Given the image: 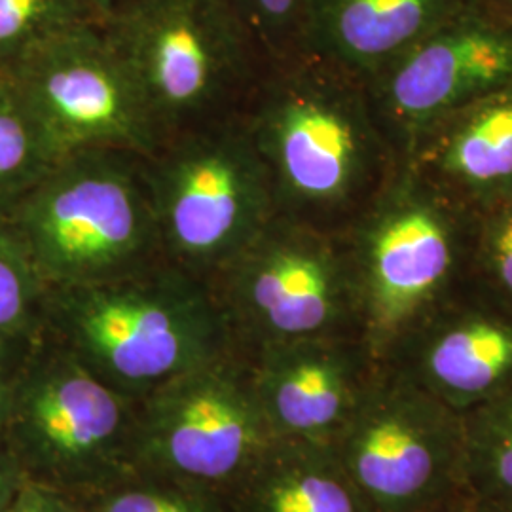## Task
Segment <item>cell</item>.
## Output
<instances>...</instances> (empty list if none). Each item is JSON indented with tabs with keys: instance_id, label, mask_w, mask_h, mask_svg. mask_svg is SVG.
I'll return each instance as SVG.
<instances>
[{
	"instance_id": "603a6c76",
	"label": "cell",
	"mask_w": 512,
	"mask_h": 512,
	"mask_svg": "<svg viewBox=\"0 0 512 512\" xmlns=\"http://www.w3.org/2000/svg\"><path fill=\"white\" fill-rule=\"evenodd\" d=\"M270 512H355L346 486L319 473H298L279 480L268 495Z\"/></svg>"
},
{
	"instance_id": "7a4b0ae2",
	"label": "cell",
	"mask_w": 512,
	"mask_h": 512,
	"mask_svg": "<svg viewBox=\"0 0 512 512\" xmlns=\"http://www.w3.org/2000/svg\"><path fill=\"white\" fill-rule=\"evenodd\" d=\"M476 211L408 165L342 232L372 359L397 348L469 281Z\"/></svg>"
},
{
	"instance_id": "6da1fadb",
	"label": "cell",
	"mask_w": 512,
	"mask_h": 512,
	"mask_svg": "<svg viewBox=\"0 0 512 512\" xmlns=\"http://www.w3.org/2000/svg\"><path fill=\"white\" fill-rule=\"evenodd\" d=\"M279 215L344 232L401 169L361 76L298 54L270 59L239 114Z\"/></svg>"
},
{
	"instance_id": "44dd1931",
	"label": "cell",
	"mask_w": 512,
	"mask_h": 512,
	"mask_svg": "<svg viewBox=\"0 0 512 512\" xmlns=\"http://www.w3.org/2000/svg\"><path fill=\"white\" fill-rule=\"evenodd\" d=\"M486 401L473 421L471 456L488 488L512 501V387Z\"/></svg>"
},
{
	"instance_id": "484cf974",
	"label": "cell",
	"mask_w": 512,
	"mask_h": 512,
	"mask_svg": "<svg viewBox=\"0 0 512 512\" xmlns=\"http://www.w3.org/2000/svg\"><path fill=\"white\" fill-rule=\"evenodd\" d=\"M476 2L512 25V0H476Z\"/></svg>"
},
{
	"instance_id": "2e32d148",
	"label": "cell",
	"mask_w": 512,
	"mask_h": 512,
	"mask_svg": "<svg viewBox=\"0 0 512 512\" xmlns=\"http://www.w3.org/2000/svg\"><path fill=\"white\" fill-rule=\"evenodd\" d=\"M38 431L65 454H82L109 439L120 410L109 389L82 366H63L33 401Z\"/></svg>"
},
{
	"instance_id": "f1b7e54d",
	"label": "cell",
	"mask_w": 512,
	"mask_h": 512,
	"mask_svg": "<svg viewBox=\"0 0 512 512\" xmlns=\"http://www.w3.org/2000/svg\"><path fill=\"white\" fill-rule=\"evenodd\" d=\"M2 340H4V338H2V336H0V342H2Z\"/></svg>"
},
{
	"instance_id": "8992f818",
	"label": "cell",
	"mask_w": 512,
	"mask_h": 512,
	"mask_svg": "<svg viewBox=\"0 0 512 512\" xmlns=\"http://www.w3.org/2000/svg\"><path fill=\"white\" fill-rule=\"evenodd\" d=\"M6 73L55 162L92 148L150 156L162 145L143 93L99 21L44 40Z\"/></svg>"
},
{
	"instance_id": "d4e9b609",
	"label": "cell",
	"mask_w": 512,
	"mask_h": 512,
	"mask_svg": "<svg viewBox=\"0 0 512 512\" xmlns=\"http://www.w3.org/2000/svg\"><path fill=\"white\" fill-rule=\"evenodd\" d=\"M12 512H57L50 503L40 499L37 495H27L18 503V507Z\"/></svg>"
},
{
	"instance_id": "5b68a950",
	"label": "cell",
	"mask_w": 512,
	"mask_h": 512,
	"mask_svg": "<svg viewBox=\"0 0 512 512\" xmlns=\"http://www.w3.org/2000/svg\"><path fill=\"white\" fill-rule=\"evenodd\" d=\"M165 262L215 277L277 213L266 167L241 118L167 137L145 156Z\"/></svg>"
},
{
	"instance_id": "277c9868",
	"label": "cell",
	"mask_w": 512,
	"mask_h": 512,
	"mask_svg": "<svg viewBox=\"0 0 512 512\" xmlns=\"http://www.w3.org/2000/svg\"><path fill=\"white\" fill-rule=\"evenodd\" d=\"M2 219L55 289L103 283L164 260L145 156L126 150L61 158Z\"/></svg>"
},
{
	"instance_id": "8fae6325",
	"label": "cell",
	"mask_w": 512,
	"mask_h": 512,
	"mask_svg": "<svg viewBox=\"0 0 512 512\" xmlns=\"http://www.w3.org/2000/svg\"><path fill=\"white\" fill-rule=\"evenodd\" d=\"M404 164L476 213L512 198V86L425 129Z\"/></svg>"
},
{
	"instance_id": "4316f807",
	"label": "cell",
	"mask_w": 512,
	"mask_h": 512,
	"mask_svg": "<svg viewBox=\"0 0 512 512\" xmlns=\"http://www.w3.org/2000/svg\"><path fill=\"white\" fill-rule=\"evenodd\" d=\"M93 6V10L99 14V19L103 18L107 14L110 6L116 2V0H88Z\"/></svg>"
},
{
	"instance_id": "ffe728a7",
	"label": "cell",
	"mask_w": 512,
	"mask_h": 512,
	"mask_svg": "<svg viewBox=\"0 0 512 512\" xmlns=\"http://www.w3.org/2000/svg\"><path fill=\"white\" fill-rule=\"evenodd\" d=\"M48 285L16 230L0 219V336L25 329L33 306Z\"/></svg>"
},
{
	"instance_id": "5bb4252c",
	"label": "cell",
	"mask_w": 512,
	"mask_h": 512,
	"mask_svg": "<svg viewBox=\"0 0 512 512\" xmlns=\"http://www.w3.org/2000/svg\"><path fill=\"white\" fill-rule=\"evenodd\" d=\"M349 336L274 344V403L277 416L294 431H319L332 425L348 401L351 357ZM368 351V349H366Z\"/></svg>"
},
{
	"instance_id": "ba28073f",
	"label": "cell",
	"mask_w": 512,
	"mask_h": 512,
	"mask_svg": "<svg viewBox=\"0 0 512 512\" xmlns=\"http://www.w3.org/2000/svg\"><path fill=\"white\" fill-rule=\"evenodd\" d=\"M59 293L74 344L129 382L164 378L209 348L211 315L198 277L165 260Z\"/></svg>"
},
{
	"instance_id": "3957f363",
	"label": "cell",
	"mask_w": 512,
	"mask_h": 512,
	"mask_svg": "<svg viewBox=\"0 0 512 512\" xmlns=\"http://www.w3.org/2000/svg\"><path fill=\"white\" fill-rule=\"evenodd\" d=\"M99 25L162 141L239 116L270 63L226 0H116Z\"/></svg>"
},
{
	"instance_id": "7c38bea8",
	"label": "cell",
	"mask_w": 512,
	"mask_h": 512,
	"mask_svg": "<svg viewBox=\"0 0 512 512\" xmlns=\"http://www.w3.org/2000/svg\"><path fill=\"white\" fill-rule=\"evenodd\" d=\"M420 387L401 374L393 397L368 418L353 446V471L389 507H412L437 490L452 459V439Z\"/></svg>"
},
{
	"instance_id": "d6986e66",
	"label": "cell",
	"mask_w": 512,
	"mask_h": 512,
	"mask_svg": "<svg viewBox=\"0 0 512 512\" xmlns=\"http://www.w3.org/2000/svg\"><path fill=\"white\" fill-rule=\"evenodd\" d=\"M469 283L512 311V198L476 213Z\"/></svg>"
},
{
	"instance_id": "e0dca14e",
	"label": "cell",
	"mask_w": 512,
	"mask_h": 512,
	"mask_svg": "<svg viewBox=\"0 0 512 512\" xmlns=\"http://www.w3.org/2000/svg\"><path fill=\"white\" fill-rule=\"evenodd\" d=\"M54 164L16 84L10 74L0 71V219Z\"/></svg>"
},
{
	"instance_id": "9c48e42d",
	"label": "cell",
	"mask_w": 512,
	"mask_h": 512,
	"mask_svg": "<svg viewBox=\"0 0 512 512\" xmlns=\"http://www.w3.org/2000/svg\"><path fill=\"white\" fill-rule=\"evenodd\" d=\"M363 82L404 164L425 129L512 86V25L469 0Z\"/></svg>"
},
{
	"instance_id": "ac0fdd59",
	"label": "cell",
	"mask_w": 512,
	"mask_h": 512,
	"mask_svg": "<svg viewBox=\"0 0 512 512\" xmlns=\"http://www.w3.org/2000/svg\"><path fill=\"white\" fill-rule=\"evenodd\" d=\"M99 21L88 0H0V71L57 33Z\"/></svg>"
},
{
	"instance_id": "83f0119b",
	"label": "cell",
	"mask_w": 512,
	"mask_h": 512,
	"mask_svg": "<svg viewBox=\"0 0 512 512\" xmlns=\"http://www.w3.org/2000/svg\"><path fill=\"white\" fill-rule=\"evenodd\" d=\"M0 401H2V391H0Z\"/></svg>"
},
{
	"instance_id": "9a60e30c",
	"label": "cell",
	"mask_w": 512,
	"mask_h": 512,
	"mask_svg": "<svg viewBox=\"0 0 512 512\" xmlns=\"http://www.w3.org/2000/svg\"><path fill=\"white\" fill-rule=\"evenodd\" d=\"M251 440V423L234 399L217 387H202L184 401L167 448L179 469L217 478L238 467Z\"/></svg>"
},
{
	"instance_id": "4fadbf2b",
	"label": "cell",
	"mask_w": 512,
	"mask_h": 512,
	"mask_svg": "<svg viewBox=\"0 0 512 512\" xmlns=\"http://www.w3.org/2000/svg\"><path fill=\"white\" fill-rule=\"evenodd\" d=\"M469 0H306L300 52L365 78Z\"/></svg>"
},
{
	"instance_id": "30bf717a",
	"label": "cell",
	"mask_w": 512,
	"mask_h": 512,
	"mask_svg": "<svg viewBox=\"0 0 512 512\" xmlns=\"http://www.w3.org/2000/svg\"><path fill=\"white\" fill-rule=\"evenodd\" d=\"M391 359L444 397L486 401L512 387V311L467 281L384 361Z\"/></svg>"
},
{
	"instance_id": "7402d4cb",
	"label": "cell",
	"mask_w": 512,
	"mask_h": 512,
	"mask_svg": "<svg viewBox=\"0 0 512 512\" xmlns=\"http://www.w3.org/2000/svg\"><path fill=\"white\" fill-rule=\"evenodd\" d=\"M255 33L270 59L300 52L306 0H226Z\"/></svg>"
},
{
	"instance_id": "52a82bcc",
	"label": "cell",
	"mask_w": 512,
	"mask_h": 512,
	"mask_svg": "<svg viewBox=\"0 0 512 512\" xmlns=\"http://www.w3.org/2000/svg\"><path fill=\"white\" fill-rule=\"evenodd\" d=\"M243 317L272 340L359 336V308L342 232L275 213L219 272Z\"/></svg>"
},
{
	"instance_id": "cb8c5ba5",
	"label": "cell",
	"mask_w": 512,
	"mask_h": 512,
	"mask_svg": "<svg viewBox=\"0 0 512 512\" xmlns=\"http://www.w3.org/2000/svg\"><path fill=\"white\" fill-rule=\"evenodd\" d=\"M107 512H192L181 503L150 494H126L110 503Z\"/></svg>"
}]
</instances>
